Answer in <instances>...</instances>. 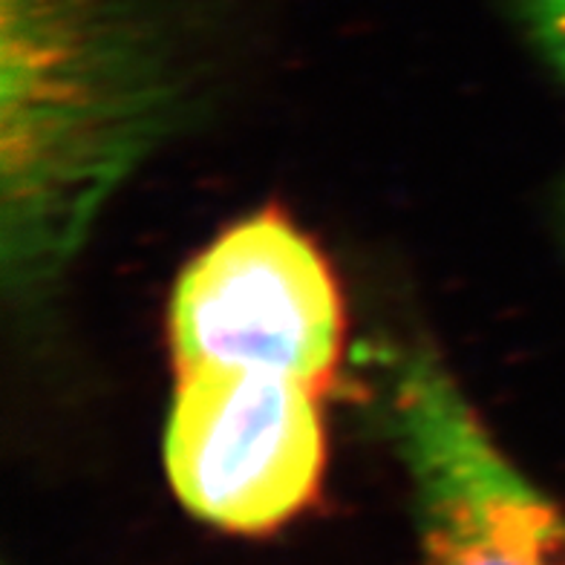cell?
<instances>
[{
  "label": "cell",
  "instance_id": "5",
  "mask_svg": "<svg viewBox=\"0 0 565 565\" xmlns=\"http://www.w3.org/2000/svg\"><path fill=\"white\" fill-rule=\"evenodd\" d=\"M536 41L565 73V0H522Z\"/></svg>",
  "mask_w": 565,
  "mask_h": 565
},
{
  "label": "cell",
  "instance_id": "2",
  "mask_svg": "<svg viewBox=\"0 0 565 565\" xmlns=\"http://www.w3.org/2000/svg\"><path fill=\"white\" fill-rule=\"evenodd\" d=\"M164 468L202 522L266 534L315 499L327 461L320 398L303 381L234 364L177 366Z\"/></svg>",
  "mask_w": 565,
  "mask_h": 565
},
{
  "label": "cell",
  "instance_id": "4",
  "mask_svg": "<svg viewBox=\"0 0 565 565\" xmlns=\"http://www.w3.org/2000/svg\"><path fill=\"white\" fill-rule=\"evenodd\" d=\"M171 343L177 366H252L327 393L343 347L341 291L312 239L263 211L182 271Z\"/></svg>",
  "mask_w": 565,
  "mask_h": 565
},
{
  "label": "cell",
  "instance_id": "1",
  "mask_svg": "<svg viewBox=\"0 0 565 565\" xmlns=\"http://www.w3.org/2000/svg\"><path fill=\"white\" fill-rule=\"evenodd\" d=\"M3 268L53 280L168 113L162 70L113 0H3Z\"/></svg>",
  "mask_w": 565,
  "mask_h": 565
},
{
  "label": "cell",
  "instance_id": "3",
  "mask_svg": "<svg viewBox=\"0 0 565 565\" xmlns=\"http://www.w3.org/2000/svg\"><path fill=\"white\" fill-rule=\"evenodd\" d=\"M390 407L424 565H565L563 511L502 454L430 352L395 364Z\"/></svg>",
  "mask_w": 565,
  "mask_h": 565
}]
</instances>
